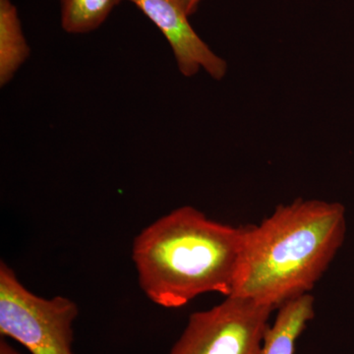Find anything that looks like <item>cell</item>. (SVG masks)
I'll use <instances>...</instances> for the list:
<instances>
[{
    "label": "cell",
    "mask_w": 354,
    "mask_h": 354,
    "mask_svg": "<svg viewBox=\"0 0 354 354\" xmlns=\"http://www.w3.org/2000/svg\"><path fill=\"white\" fill-rule=\"evenodd\" d=\"M346 209L339 203L302 200L281 205L248 227L230 297L279 308L307 292L342 245Z\"/></svg>",
    "instance_id": "1"
},
{
    "label": "cell",
    "mask_w": 354,
    "mask_h": 354,
    "mask_svg": "<svg viewBox=\"0 0 354 354\" xmlns=\"http://www.w3.org/2000/svg\"><path fill=\"white\" fill-rule=\"evenodd\" d=\"M246 230L209 220L191 206L174 209L133 242L140 288L165 308H180L205 293L230 297Z\"/></svg>",
    "instance_id": "2"
},
{
    "label": "cell",
    "mask_w": 354,
    "mask_h": 354,
    "mask_svg": "<svg viewBox=\"0 0 354 354\" xmlns=\"http://www.w3.org/2000/svg\"><path fill=\"white\" fill-rule=\"evenodd\" d=\"M78 307L69 298H44L26 288L15 272L0 263V334L32 354H73Z\"/></svg>",
    "instance_id": "3"
},
{
    "label": "cell",
    "mask_w": 354,
    "mask_h": 354,
    "mask_svg": "<svg viewBox=\"0 0 354 354\" xmlns=\"http://www.w3.org/2000/svg\"><path fill=\"white\" fill-rule=\"evenodd\" d=\"M274 309L227 297L213 308L193 313L169 354H261Z\"/></svg>",
    "instance_id": "4"
},
{
    "label": "cell",
    "mask_w": 354,
    "mask_h": 354,
    "mask_svg": "<svg viewBox=\"0 0 354 354\" xmlns=\"http://www.w3.org/2000/svg\"><path fill=\"white\" fill-rule=\"evenodd\" d=\"M143 12L169 41L179 72L196 75L203 69L215 80L227 72V64L216 55L193 29L183 0H127Z\"/></svg>",
    "instance_id": "5"
},
{
    "label": "cell",
    "mask_w": 354,
    "mask_h": 354,
    "mask_svg": "<svg viewBox=\"0 0 354 354\" xmlns=\"http://www.w3.org/2000/svg\"><path fill=\"white\" fill-rule=\"evenodd\" d=\"M314 317V298L300 295L279 307L272 326L266 333L261 354H293L298 337Z\"/></svg>",
    "instance_id": "6"
},
{
    "label": "cell",
    "mask_w": 354,
    "mask_h": 354,
    "mask_svg": "<svg viewBox=\"0 0 354 354\" xmlns=\"http://www.w3.org/2000/svg\"><path fill=\"white\" fill-rule=\"evenodd\" d=\"M31 50L23 32L17 7L0 0V86L4 87L30 57Z\"/></svg>",
    "instance_id": "7"
},
{
    "label": "cell",
    "mask_w": 354,
    "mask_h": 354,
    "mask_svg": "<svg viewBox=\"0 0 354 354\" xmlns=\"http://www.w3.org/2000/svg\"><path fill=\"white\" fill-rule=\"evenodd\" d=\"M123 0H59L60 23L68 34H87L99 29Z\"/></svg>",
    "instance_id": "8"
},
{
    "label": "cell",
    "mask_w": 354,
    "mask_h": 354,
    "mask_svg": "<svg viewBox=\"0 0 354 354\" xmlns=\"http://www.w3.org/2000/svg\"><path fill=\"white\" fill-rule=\"evenodd\" d=\"M201 1L202 0H183V6L185 7L188 15L191 16L196 12Z\"/></svg>",
    "instance_id": "9"
},
{
    "label": "cell",
    "mask_w": 354,
    "mask_h": 354,
    "mask_svg": "<svg viewBox=\"0 0 354 354\" xmlns=\"http://www.w3.org/2000/svg\"><path fill=\"white\" fill-rule=\"evenodd\" d=\"M0 354H20L16 349H14L10 344L4 339L0 342Z\"/></svg>",
    "instance_id": "10"
}]
</instances>
